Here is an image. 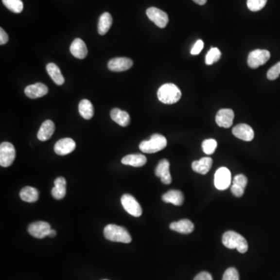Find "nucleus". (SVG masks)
<instances>
[{
	"label": "nucleus",
	"mask_w": 280,
	"mask_h": 280,
	"mask_svg": "<svg viewBox=\"0 0 280 280\" xmlns=\"http://www.w3.org/2000/svg\"><path fill=\"white\" fill-rule=\"evenodd\" d=\"M222 241L226 247L229 249H237L241 254L246 253L248 250L247 241L243 236L237 232L229 230L224 233Z\"/></svg>",
	"instance_id": "1"
},
{
	"label": "nucleus",
	"mask_w": 280,
	"mask_h": 280,
	"mask_svg": "<svg viewBox=\"0 0 280 280\" xmlns=\"http://www.w3.org/2000/svg\"><path fill=\"white\" fill-rule=\"evenodd\" d=\"M106 239L113 242L128 244L132 241V237L125 228L115 224H108L104 229Z\"/></svg>",
	"instance_id": "2"
},
{
	"label": "nucleus",
	"mask_w": 280,
	"mask_h": 280,
	"mask_svg": "<svg viewBox=\"0 0 280 280\" xmlns=\"http://www.w3.org/2000/svg\"><path fill=\"white\" fill-rule=\"evenodd\" d=\"M158 97L162 103L173 105L181 99V92L175 84H165L158 89Z\"/></svg>",
	"instance_id": "3"
},
{
	"label": "nucleus",
	"mask_w": 280,
	"mask_h": 280,
	"mask_svg": "<svg viewBox=\"0 0 280 280\" xmlns=\"http://www.w3.org/2000/svg\"><path fill=\"white\" fill-rule=\"evenodd\" d=\"M167 139L160 134H154L150 140L140 142V149L145 154H155L163 150L167 146Z\"/></svg>",
	"instance_id": "4"
},
{
	"label": "nucleus",
	"mask_w": 280,
	"mask_h": 280,
	"mask_svg": "<svg viewBox=\"0 0 280 280\" xmlns=\"http://www.w3.org/2000/svg\"><path fill=\"white\" fill-rule=\"evenodd\" d=\"M270 56V52L268 50L256 49L249 53L247 64L250 68H259V66L265 64Z\"/></svg>",
	"instance_id": "5"
},
{
	"label": "nucleus",
	"mask_w": 280,
	"mask_h": 280,
	"mask_svg": "<svg viewBox=\"0 0 280 280\" xmlns=\"http://www.w3.org/2000/svg\"><path fill=\"white\" fill-rule=\"evenodd\" d=\"M16 158V150L10 142H4L0 145V165L8 167L12 165Z\"/></svg>",
	"instance_id": "6"
},
{
	"label": "nucleus",
	"mask_w": 280,
	"mask_h": 280,
	"mask_svg": "<svg viewBox=\"0 0 280 280\" xmlns=\"http://www.w3.org/2000/svg\"><path fill=\"white\" fill-rule=\"evenodd\" d=\"M231 184V174L227 167H220L214 176V185L218 190H226Z\"/></svg>",
	"instance_id": "7"
},
{
	"label": "nucleus",
	"mask_w": 280,
	"mask_h": 280,
	"mask_svg": "<svg viewBox=\"0 0 280 280\" xmlns=\"http://www.w3.org/2000/svg\"><path fill=\"white\" fill-rule=\"evenodd\" d=\"M121 202L123 208L128 213L135 217H140L142 213V210L140 203L134 197L129 194H123L121 198Z\"/></svg>",
	"instance_id": "8"
},
{
	"label": "nucleus",
	"mask_w": 280,
	"mask_h": 280,
	"mask_svg": "<svg viewBox=\"0 0 280 280\" xmlns=\"http://www.w3.org/2000/svg\"><path fill=\"white\" fill-rule=\"evenodd\" d=\"M146 15L151 21L160 28H164L169 21V18L165 12L162 11L158 8H149L146 10Z\"/></svg>",
	"instance_id": "9"
},
{
	"label": "nucleus",
	"mask_w": 280,
	"mask_h": 280,
	"mask_svg": "<svg viewBox=\"0 0 280 280\" xmlns=\"http://www.w3.org/2000/svg\"><path fill=\"white\" fill-rule=\"evenodd\" d=\"M51 229H51L50 224L47 222H35L28 227V232L30 234L39 239L49 237Z\"/></svg>",
	"instance_id": "10"
},
{
	"label": "nucleus",
	"mask_w": 280,
	"mask_h": 280,
	"mask_svg": "<svg viewBox=\"0 0 280 280\" xmlns=\"http://www.w3.org/2000/svg\"><path fill=\"white\" fill-rule=\"evenodd\" d=\"M133 65L132 59L124 57L112 58L107 63L109 70L113 72H123L129 70Z\"/></svg>",
	"instance_id": "11"
},
{
	"label": "nucleus",
	"mask_w": 280,
	"mask_h": 280,
	"mask_svg": "<svg viewBox=\"0 0 280 280\" xmlns=\"http://www.w3.org/2000/svg\"><path fill=\"white\" fill-rule=\"evenodd\" d=\"M233 136L246 142H250L255 137V132L250 125L247 124H237L232 130Z\"/></svg>",
	"instance_id": "12"
},
{
	"label": "nucleus",
	"mask_w": 280,
	"mask_h": 280,
	"mask_svg": "<svg viewBox=\"0 0 280 280\" xmlns=\"http://www.w3.org/2000/svg\"><path fill=\"white\" fill-rule=\"evenodd\" d=\"M76 149V142L72 139L64 138L58 140L54 145L55 154L59 156H65L72 153Z\"/></svg>",
	"instance_id": "13"
},
{
	"label": "nucleus",
	"mask_w": 280,
	"mask_h": 280,
	"mask_svg": "<svg viewBox=\"0 0 280 280\" xmlns=\"http://www.w3.org/2000/svg\"><path fill=\"white\" fill-rule=\"evenodd\" d=\"M155 174L158 177H160L162 182L165 185H170L172 181L170 173V162L167 159H161L156 167Z\"/></svg>",
	"instance_id": "14"
},
{
	"label": "nucleus",
	"mask_w": 280,
	"mask_h": 280,
	"mask_svg": "<svg viewBox=\"0 0 280 280\" xmlns=\"http://www.w3.org/2000/svg\"><path fill=\"white\" fill-rule=\"evenodd\" d=\"M234 113L231 109H221L216 116V124L220 127L228 128L233 124Z\"/></svg>",
	"instance_id": "15"
},
{
	"label": "nucleus",
	"mask_w": 280,
	"mask_h": 280,
	"mask_svg": "<svg viewBox=\"0 0 280 280\" xmlns=\"http://www.w3.org/2000/svg\"><path fill=\"white\" fill-rule=\"evenodd\" d=\"M49 92V88L45 84L41 83L32 84L27 86L24 89V93L27 97L31 99H37L39 97H42L46 95Z\"/></svg>",
	"instance_id": "16"
},
{
	"label": "nucleus",
	"mask_w": 280,
	"mask_h": 280,
	"mask_svg": "<svg viewBox=\"0 0 280 280\" xmlns=\"http://www.w3.org/2000/svg\"><path fill=\"white\" fill-rule=\"evenodd\" d=\"M247 185V178L244 175H236L233 180L230 190L234 196L240 198L245 193V189Z\"/></svg>",
	"instance_id": "17"
},
{
	"label": "nucleus",
	"mask_w": 280,
	"mask_h": 280,
	"mask_svg": "<svg viewBox=\"0 0 280 280\" xmlns=\"http://www.w3.org/2000/svg\"><path fill=\"white\" fill-rule=\"evenodd\" d=\"M70 52L74 57L79 59L85 58L88 53V48L85 42L82 39H75L70 45Z\"/></svg>",
	"instance_id": "18"
},
{
	"label": "nucleus",
	"mask_w": 280,
	"mask_h": 280,
	"mask_svg": "<svg viewBox=\"0 0 280 280\" xmlns=\"http://www.w3.org/2000/svg\"><path fill=\"white\" fill-rule=\"evenodd\" d=\"M194 228L192 222L188 219H183L179 221L173 222L170 224V229L183 234L192 233Z\"/></svg>",
	"instance_id": "19"
},
{
	"label": "nucleus",
	"mask_w": 280,
	"mask_h": 280,
	"mask_svg": "<svg viewBox=\"0 0 280 280\" xmlns=\"http://www.w3.org/2000/svg\"><path fill=\"white\" fill-rule=\"evenodd\" d=\"M54 129H55V127L52 121H45L41 124V128L37 132V139L41 142L49 140L54 134Z\"/></svg>",
	"instance_id": "20"
},
{
	"label": "nucleus",
	"mask_w": 280,
	"mask_h": 280,
	"mask_svg": "<svg viewBox=\"0 0 280 280\" xmlns=\"http://www.w3.org/2000/svg\"><path fill=\"white\" fill-rule=\"evenodd\" d=\"M212 165V159L211 158L206 157L202 158L199 160H195L192 164L193 171L200 175H206L211 169Z\"/></svg>",
	"instance_id": "21"
},
{
	"label": "nucleus",
	"mask_w": 280,
	"mask_h": 280,
	"mask_svg": "<svg viewBox=\"0 0 280 280\" xmlns=\"http://www.w3.org/2000/svg\"><path fill=\"white\" fill-rule=\"evenodd\" d=\"M162 199L166 203H171L175 206H181L184 202V194L181 191L170 190L163 194Z\"/></svg>",
	"instance_id": "22"
},
{
	"label": "nucleus",
	"mask_w": 280,
	"mask_h": 280,
	"mask_svg": "<svg viewBox=\"0 0 280 280\" xmlns=\"http://www.w3.org/2000/svg\"><path fill=\"white\" fill-rule=\"evenodd\" d=\"M147 159L142 154H129L122 159V163L124 165L132 166L134 167H141L146 164Z\"/></svg>",
	"instance_id": "23"
},
{
	"label": "nucleus",
	"mask_w": 280,
	"mask_h": 280,
	"mask_svg": "<svg viewBox=\"0 0 280 280\" xmlns=\"http://www.w3.org/2000/svg\"><path fill=\"white\" fill-rule=\"evenodd\" d=\"M110 115H111V119L121 126H128L130 123V116L128 115V112L122 111L121 109H112L111 113H110Z\"/></svg>",
	"instance_id": "24"
},
{
	"label": "nucleus",
	"mask_w": 280,
	"mask_h": 280,
	"mask_svg": "<svg viewBox=\"0 0 280 280\" xmlns=\"http://www.w3.org/2000/svg\"><path fill=\"white\" fill-rule=\"evenodd\" d=\"M54 186L52 189V195L55 199L60 200L66 196V181L64 177H59L55 179L54 182Z\"/></svg>",
	"instance_id": "25"
},
{
	"label": "nucleus",
	"mask_w": 280,
	"mask_h": 280,
	"mask_svg": "<svg viewBox=\"0 0 280 280\" xmlns=\"http://www.w3.org/2000/svg\"><path fill=\"white\" fill-rule=\"evenodd\" d=\"M46 70L50 77L52 78V80L54 82V84L58 86H61L64 84V77L62 76L60 69L58 68L57 65L51 62V63L47 65Z\"/></svg>",
	"instance_id": "26"
},
{
	"label": "nucleus",
	"mask_w": 280,
	"mask_h": 280,
	"mask_svg": "<svg viewBox=\"0 0 280 280\" xmlns=\"http://www.w3.org/2000/svg\"><path fill=\"white\" fill-rule=\"evenodd\" d=\"M112 17L111 14L107 12L104 13L100 18L98 26H97V31L99 35H106L112 25Z\"/></svg>",
	"instance_id": "27"
},
{
	"label": "nucleus",
	"mask_w": 280,
	"mask_h": 280,
	"mask_svg": "<svg viewBox=\"0 0 280 280\" xmlns=\"http://www.w3.org/2000/svg\"><path fill=\"white\" fill-rule=\"evenodd\" d=\"M19 197L24 202H37L39 198L38 191L33 188V187H24L19 192Z\"/></svg>",
	"instance_id": "28"
},
{
	"label": "nucleus",
	"mask_w": 280,
	"mask_h": 280,
	"mask_svg": "<svg viewBox=\"0 0 280 280\" xmlns=\"http://www.w3.org/2000/svg\"><path fill=\"white\" fill-rule=\"evenodd\" d=\"M79 112L84 119H91L94 115V110L91 102L87 99L82 100L79 105Z\"/></svg>",
	"instance_id": "29"
},
{
	"label": "nucleus",
	"mask_w": 280,
	"mask_h": 280,
	"mask_svg": "<svg viewBox=\"0 0 280 280\" xmlns=\"http://www.w3.org/2000/svg\"><path fill=\"white\" fill-rule=\"evenodd\" d=\"M4 6L8 10L14 12L15 14H19L23 10V3L22 0H2Z\"/></svg>",
	"instance_id": "30"
},
{
	"label": "nucleus",
	"mask_w": 280,
	"mask_h": 280,
	"mask_svg": "<svg viewBox=\"0 0 280 280\" xmlns=\"http://www.w3.org/2000/svg\"><path fill=\"white\" fill-rule=\"evenodd\" d=\"M220 58H221L220 51L217 48H211L208 53L206 54V64L212 65L220 60Z\"/></svg>",
	"instance_id": "31"
},
{
	"label": "nucleus",
	"mask_w": 280,
	"mask_h": 280,
	"mask_svg": "<svg viewBox=\"0 0 280 280\" xmlns=\"http://www.w3.org/2000/svg\"><path fill=\"white\" fill-rule=\"evenodd\" d=\"M202 146V150L205 154H207V155H211V154H213L216 147H217V142H216V140H213V139H209V140L203 141Z\"/></svg>",
	"instance_id": "32"
},
{
	"label": "nucleus",
	"mask_w": 280,
	"mask_h": 280,
	"mask_svg": "<svg viewBox=\"0 0 280 280\" xmlns=\"http://www.w3.org/2000/svg\"><path fill=\"white\" fill-rule=\"evenodd\" d=\"M267 1L268 0H247V6L251 11H259L266 5Z\"/></svg>",
	"instance_id": "33"
},
{
	"label": "nucleus",
	"mask_w": 280,
	"mask_h": 280,
	"mask_svg": "<svg viewBox=\"0 0 280 280\" xmlns=\"http://www.w3.org/2000/svg\"><path fill=\"white\" fill-rule=\"evenodd\" d=\"M222 280H240L239 273L235 268H229L224 272Z\"/></svg>",
	"instance_id": "34"
},
{
	"label": "nucleus",
	"mask_w": 280,
	"mask_h": 280,
	"mask_svg": "<svg viewBox=\"0 0 280 280\" xmlns=\"http://www.w3.org/2000/svg\"><path fill=\"white\" fill-rule=\"evenodd\" d=\"M280 74V62L276 63L267 72V78L269 80H275L279 77Z\"/></svg>",
	"instance_id": "35"
},
{
	"label": "nucleus",
	"mask_w": 280,
	"mask_h": 280,
	"mask_svg": "<svg viewBox=\"0 0 280 280\" xmlns=\"http://www.w3.org/2000/svg\"><path fill=\"white\" fill-rule=\"evenodd\" d=\"M203 47H204V42L202 40H198L195 42L192 49L191 50V54H193V55L199 54L202 52Z\"/></svg>",
	"instance_id": "36"
},
{
	"label": "nucleus",
	"mask_w": 280,
	"mask_h": 280,
	"mask_svg": "<svg viewBox=\"0 0 280 280\" xmlns=\"http://www.w3.org/2000/svg\"><path fill=\"white\" fill-rule=\"evenodd\" d=\"M194 280H212V277L209 272H202L194 277Z\"/></svg>",
	"instance_id": "37"
},
{
	"label": "nucleus",
	"mask_w": 280,
	"mask_h": 280,
	"mask_svg": "<svg viewBox=\"0 0 280 280\" xmlns=\"http://www.w3.org/2000/svg\"><path fill=\"white\" fill-rule=\"evenodd\" d=\"M9 41V36L2 28H0V45H6Z\"/></svg>",
	"instance_id": "38"
},
{
	"label": "nucleus",
	"mask_w": 280,
	"mask_h": 280,
	"mask_svg": "<svg viewBox=\"0 0 280 280\" xmlns=\"http://www.w3.org/2000/svg\"><path fill=\"white\" fill-rule=\"evenodd\" d=\"M193 1H194L195 3L201 5V6L204 5V4H206V2H207V0H193Z\"/></svg>",
	"instance_id": "39"
},
{
	"label": "nucleus",
	"mask_w": 280,
	"mask_h": 280,
	"mask_svg": "<svg viewBox=\"0 0 280 280\" xmlns=\"http://www.w3.org/2000/svg\"><path fill=\"white\" fill-rule=\"evenodd\" d=\"M56 236V231L54 230V229H51L50 233H49V237H54Z\"/></svg>",
	"instance_id": "40"
},
{
	"label": "nucleus",
	"mask_w": 280,
	"mask_h": 280,
	"mask_svg": "<svg viewBox=\"0 0 280 280\" xmlns=\"http://www.w3.org/2000/svg\"></svg>",
	"instance_id": "41"
}]
</instances>
